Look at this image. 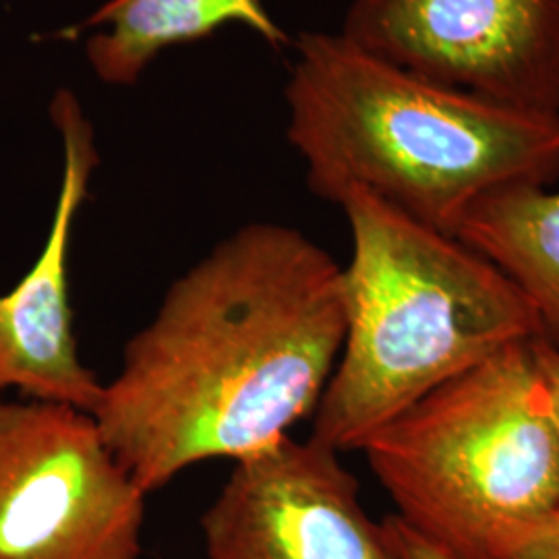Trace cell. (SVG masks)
<instances>
[{"label": "cell", "instance_id": "obj_10", "mask_svg": "<svg viewBox=\"0 0 559 559\" xmlns=\"http://www.w3.org/2000/svg\"><path fill=\"white\" fill-rule=\"evenodd\" d=\"M456 237L514 280L545 336L559 338V191L537 185L498 191L468 212Z\"/></svg>", "mask_w": 559, "mask_h": 559}, {"label": "cell", "instance_id": "obj_9", "mask_svg": "<svg viewBox=\"0 0 559 559\" xmlns=\"http://www.w3.org/2000/svg\"><path fill=\"white\" fill-rule=\"evenodd\" d=\"M226 25H242L270 48L293 38L263 0H106L60 38L85 36V60L104 85H138L164 52L207 40Z\"/></svg>", "mask_w": 559, "mask_h": 559}, {"label": "cell", "instance_id": "obj_2", "mask_svg": "<svg viewBox=\"0 0 559 559\" xmlns=\"http://www.w3.org/2000/svg\"><path fill=\"white\" fill-rule=\"evenodd\" d=\"M290 46L286 138L320 200L359 189L456 237L485 198L559 177V115L420 78L340 32H300Z\"/></svg>", "mask_w": 559, "mask_h": 559}, {"label": "cell", "instance_id": "obj_3", "mask_svg": "<svg viewBox=\"0 0 559 559\" xmlns=\"http://www.w3.org/2000/svg\"><path fill=\"white\" fill-rule=\"evenodd\" d=\"M338 205L353 240L342 265L346 336L313 413V438L348 452L429 392L545 336V328L519 284L459 237L359 189Z\"/></svg>", "mask_w": 559, "mask_h": 559}, {"label": "cell", "instance_id": "obj_1", "mask_svg": "<svg viewBox=\"0 0 559 559\" xmlns=\"http://www.w3.org/2000/svg\"><path fill=\"white\" fill-rule=\"evenodd\" d=\"M344 336L338 261L299 228L251 222L170 282L94 417L150 496L286 438L316 413Z\"/></svg>", "mask_w": 559, "mask_h": 559}, {"label": "cell", "instance_id": "obj_5", "mask_svg": "<svg viewBox=\"0 0 559 559\" xmlns=\"http://www.w3.org/2000/svg\"><path fill=\"white\" fill-rule=\"evenodd\" d=\"M145 500L92 413L0 400V559H141Z\"/></svg>", "mask_w": 559, "mask_h": 559}, {"label": "cell", "instance_id": "obj_6", "mask_svg": "<svg viewBox=\"0 0 559 559\" xmlns=\"http://www.w3.org/2000/svg\"><path fill=\"white\" fill-rule=\"evenodd\" d=\"M340 34L420 78L559 115V0H350Z\"/></svg>", "mask_w": 559, "mask_h": 559}, {"label": "cell", "instance_id": "obj_12", "mask_svg": "<svg viewBox=\"0 0 559 559\" xmlns=\"http://www.w3.org/2000/svg\"><path fill=\"white\" fill-rule=\"evenodd\" d=\"M531 350L545 383L559 433V344L549 336H539L531 342Z\"/></svg>", "mask_w": 559, "mask_h": 559}, {"label": "cell", "instance_id": "obj_4", "mask_svg": "<svg viewBox=\"0 0 559 559\" xmlns=\"http://www.w3.org/2000/svg\"><path fill=\"white\" fill-rule=\"evenodd\" d=\"M396 516L456 559L559 508V433L528 344L440 385L359 448Z\"/></svg>", "mask_w": 559, "mask_h": 559}, {"label": "cell", "instance_id": "obj_11", "mask_svg": "<svg viewBox=\"0 0 559 559\" xmlns=\"http://www.w3.org/2000/svg\"><path fill=\"white\" fill-rule=\"evenodd\" d=\"M485 559H559V508L500 526Z\"/></svg>", "mask_w": 559, "mask_h": 559}, {"label": "cell", "instance_id": "obj_7", "mask_svg": "<svg viewBox=\"0 0 559 559\" xmlns=\"http://www.w3.org/2000/svg\"><path fill=\"white\" fill-rule=\"evenodd\" d=\"M200 528L207 559H402L359 480L313 436L237 460Z\"/></svg>", "mask_w": 559, "mask_h": 559}, {"label": "cell", "instance_id": "obj_8", "mask_svg": "<svg viewBox=\"0 0 559 559\" xmlns=\"http://www.w3.org/2000/svg\"><path fill=\"white\" fill-rule=\"evenodd\" d=\"M50 120L62 145V175L52 221L40 253L25 276L0 295V394L96 413L104 381L80 355L69 295V253L81 207L100 152L96 129L75 92L60 87Z\"/></svg>", "mask_w": 559, "mask_h": 559}, {"label": "cell", "instance_id": "obj_13", "mask_svg": "<svg viewBox=\"0 0 559 559\" xmlns=\"http://www.w3.org/2000/svg\"><path fill=\"white\" fill-rule=\"evenodd\" d=\"M385 524L390 528V535L396 543V549L402 559H456L452 558L448 551H443L436 543L420 537L419 533L406 526L396 514L388 516Z\"/></svg>", "mask_w": 559, "mask_h": 559}]
</instances>
